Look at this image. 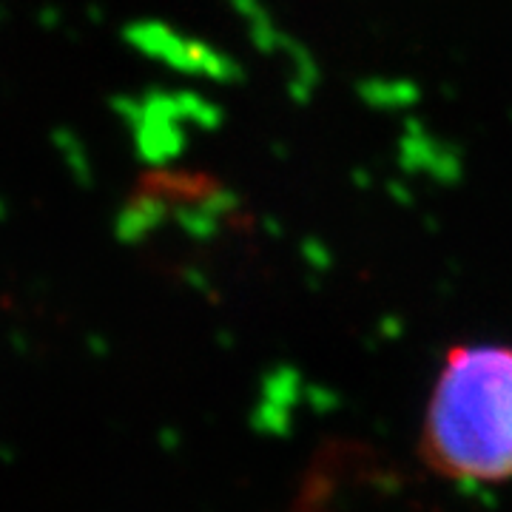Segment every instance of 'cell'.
I'll list each match as a JSON object with an SVG mask.
<instances>
[{"label":"cell","instance_id":"6da1fadb","mask_svg":"<svg viewBox=\"0 0 512 512\" xmlns=\"http://www.w3.org/2000/svg\"><path fill=\"white\" fill-rule=\"evenodd\" d=\"M419 453L433 473L453 481L512 478V345L464 342L444 353Z\"/></svg>","mask_w":512,"mask_h":512}]
</instances>
